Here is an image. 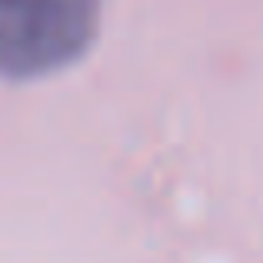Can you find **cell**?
<instances>
[{
  "label": "cell",
  "mask_w": 263,
  "mask_h": 263,
  "mask_svg": "<svg viewBox=\"0 0 263 263\" xmlns=\"http://www.w3.org/2000/svg\"><path fill=\"white\" fill-rule=\"evenodd\" d=\"M100 0H0V73L37 77L93 40Z\"/></svg>",
  "instance_id": "obj_1"
}]
</instances>
